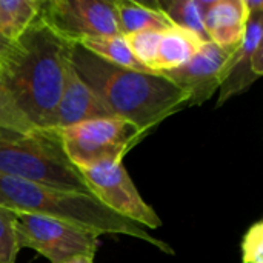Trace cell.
<instances>
[{
    "label": "cell",
    "mask_w": 263,
    "mask_h": 263,
    "mask_svg": "<svg viewBox=\"0 0 263 263\" xmlns=\"http://www.w3.org/2000/svg\"><path fill=\"white\" fill-rule=\"evenodd\" d=\"M11 46H12V43H11V42H8L5 37H2V35H0V60H2L8 52H9Z\"/></svg>",
    "instance_id": "22"
},
{
    "label": "cell",
    "mask_w": 263,
    "mask_h": 263,
    "mask_svg": "<svg viewBox=\"0 0 263 263\" xmlns=\"http://www.w3.org/2000/svg\"><path fill=\"white\" fill-rule=\"evenodd\" d=\"M0 126L18 129V131L34 129V126L25 119V116L18 111V108L12 102L2 80H0Z\"/></svg>",
    "instance_id": "20"
},
{
    "label": "cell",
    "mask_w": 263,
    "mask_h": 263,
    "mask_svg": "<svg viewBox=\"0 0 263 263\" xmlns=\"http://www.w3.org/2000/svg\"><path fill=\"white\" fill-rule=\"evenodd\" d=\"M237 48L225 49L206 42L190 62L177 69L162 72V76L188 96V108L200 106L219 91Z\"/></svg>",
    "instance_id": "9"
},
{
    "label": "cell",
    "mask_w": 263,
    "mask_h": 263,
    "mask_svg": "<svg viewBox=\"0 0 263 263\" xmlns=\"http://www.w3.org/2000/svg\"><path fill=\"white\" fill-rule=\"evenodd\" d=\"M39 17L74 45L88 39L122 35L114 0H48L42 3Z\"/></svg>",
    "instance_id": "8"
},
{
    "label": "cell",
    "mask_w": 263,
    "mask_h": 263,
    "mask_svg": "<svg viewBox=\"0 0 263 263\" xmlns=\"http://www.w3.org/2000/svg\"><path fill=\"white\" fill-rule=\"evenodd\" d=\"M79 171L89 193L116 214L151 230L162 227V219L143 200L122 160L102 162Z\"/></svg>",
    "instance_id": "7"
},
{
    "label": "cell",
    "mask_w": 263,
    "mask_h": 263,
    "mask_svg": "<svg viewBox=\"0 0 263 263\" xmlns=\"http://www.w3.org/2000/svg\"><path fill=\"white\" fill-rule=\"evenodd\" d=\"M203 22L210 42L225 49L239 46L248 22L245 0H205Z\"/></svg>",
    "instance_id": "12"
},
{
    "label": "cell",
    "mask_w": 263,
    "mask_h": 263,
    "mask_svg": "<svg viewBox=\"0 0 263 263\" xmlns=\"http://www.w3.org/2000/svg\"><path fill=\"white\" fill-rule=\"evenodd\" d=\"M162 32L163 31H139L125 35V40L134 57L151 72H154Z\"/></svg>",
    "instance_id": "18"
},
{
    "label": "cell",
    "mask_w": 263,
    "mask_h": 263,
    "mask_svg": "<svg viewBox=\"0 0 263 263\" xmlns=\"http://www.w3.org/2000/svg\"><path fill=\"white\" fill-rule=\"evenodd\" d=\"M57 131L66 157L77 170L123 160L145 136L137 126L120 117L88 120Z\"/></svg>",
    "instance_id": "5"
},
{
    "label": "cell",
    "mask_w": 263,
    "mask_h": 263,
    "mask_svg": "<svg viewBox=\"0 0 263 263\" xmlns=\"http://www.w3.org/2000/svg\"><path fill=\"white\" fill-rule=\"evenodd\" d=\"M15 225L14 210L0 205V263H15L18 256L20 247Z\"/></svg>",
    "instance_id": "19"
},
{
    "label": "cell",
    "mask_w": 263,
    "mask_h": 263,
    "mask_svg": "<svg viewBox=\"0 0 263 263\" xmlns=\"http://www.w3.org/2000/svg\"><path fill=\"white\" fill-rule=\"evenodd\" d=\"M114 6L122 35L139 31H166L173 26L159 2L114 0Z\"/></svg>",
    "instance_id": "14"
},
{
    "label": "cell",
    "mask_w": 263,
    "mask_h": 263,
    "mask_svg": "<svg viewBox=\"0 0 263 263\" xmlns=\"http://www.w3.org/2000/svg\"><path fill=\"white\" fill-rule=\"evenodd\" d=\"M63 263H94V256H76Z\"/></svg>",
    "instance_id": "23"
},
{
    "label": "cell",
    "mask_w": 263,
    "mask_h": 263,
    "mask_svg": "<svg viewBox=\"0 0 263 263\" xmlns=\"http://www.w3.org/2000/svg\"><path fill=\"white\" fill-rule=\"evenodd\" d=\"M43 0H0V35L14 43L37 18Z\"/></svg>",
    "instance_id": "15"
},
{
    "label": "cell",
    "mask_w": 263,
    "mask_h": 263,
    "mask_svg": "<svg viewBox=\"0 0 263 263\" xmlns=\"http://www.w3.org/2000/svg\"><path fill=\"white\" fill-rule=\"evenodd\" d=\"M242 263H263V220L251 225L243 236Z\"/></svg>",
    "instance_id": "21"
},
{
    "label": "cell",
    "mask_w": 263,
    "mask_h": 263,
    "mask_svg": "<svg viewBox=\"0 0 263 263\" xmlns=\"http://www.w3.org/2000/svg\"><path fill=\"white\" fill-rule=\"evenodd\" d=\"M263 76V11L248 14L245 35L236 49L227 77L219 88L216 108L245 92Z\"/></svg>",
    "instance_id": "10"
},
{
    "label": "cell",
    "mask_w": 263,
    "mask_h": 263,
    "mask_svg": "<svg viewBox=\"0 0 263 263\" xmlns=\"http://www.w3.org/2000/svg\"><path fill=\"white\" fill-rule=\"evenodd\" d=\"M74 46L39 17L0 60V80L34 128L54 129Z\"/></svg>",
    "instance_id": "1"
},
{
    "label": "cell",
    "mask_w": 263,
    "mask_h": 263,
    "mask_svg": "<svg viewBox=\"0 0 263 263\" xmlns=\"http://www.w3.org/2000/svg\"><path fill=\"white\" fill-rule=\"evenodd\" d=\"M0 176L91 194L80 171L66 157L57 129L0 126Z\"/></svg>",
    "instance_id": "4"
},
{
    "label": "cell",
    "mask_w": 263,
    "mask_h": 263,
    "mask_svg": "<svg viewBox=\"0 0 263 263\" xmlns=\"http://www.w3.org/2000/svg\"><path fill=\"white\" fill-rule=\"evenodd\" d=\"M83 49L88 52L94 54L96 57L125 68V69H133V71H140V72H151L148 71L131 52L125 35H108V37H97V39H88L79 43Z\"/></svg>",
    "instance_id": "16"
},
{
    "label": "cell",
    "mask_w": 263,
    "mask_h": 263,
    "mask_svg": "<svg viewBox=\"0 0 263 263\" xmlns=\"http://www.w3.org/2000/svg\"><path fill=\"white\" fill-rule=\"evenodd\" d=\"M114 117L96 92L83 82L71 65L68 66L62 96L55 109L54 129H63L82 122Z\"/></svg>",
    "instance_id": "11"
},
{
    "label": "cell",
    "mask_w": 263,
    "mask_h": 263,
    "mask_svg": "<svg viewBox=\"0 0 263 263\" xmlns=\"http://www.w3.org/2000/svg\"><path fill=\"white\" fill-rule=\"evenodd\" d=\"M160 9L174 26L197 34L202 40L210 42L205 31V0H168L159 2Z\"/></svg>",
    "instance_id": "17"
},
{
    "label": "cell",
    "mask_w": 263,
    "mask_h": 263,
    "mask_svg": "<svg viewBox=\"0 0 263 263\" xmlns=\"http://www.w3.org/2000/svg\"><path fill=\"white\" fill-rule=\"evenodd\" d=\"M72 66L114 117L125 119L143 134L188 108V96L157 72L111 65L76 45Z\"/></svg>",
    "instance_id": "2"
},
{
    "label": "cell",
    "mask_w": 263,
    "mask_h": 263,
    "mask_svg": "<svg viewBox=\"0 0 263 263\" xmlns=\"http://www.w3.org/2000/svg\"><path fill=\"white\" fill-rule=\"evenodd\" d=\"M203 43L206 42L197 34L173 25L170 29L162 32L154 72L162 74L183 66L197 54Z\"/></svg>",
    "instance_id": "13"
},
{
    "label": "cell",
    "mask_w": 263,
    "mask_h": 263,
    "mask_svg": "<svg viewBox=\"0 0 263 263\" xmlns=\"http://www.w3.org/2000/svg\"><path fill=\"white\" fill-rule=\"evenodd\" d=\"M17 240L51 263H63L76 256H96L99 234L76 225L34 213L15 211Z\"/></svg>",
    "instance_id": "6"
},
{
    "label": "cell",
    "mask_w": 263,
    "mask_h": 263,
    "mask_svg": "<svg viewBox=\"0 0 263 263\" xmlns=\"http://www.w3.org/2000/svg\"><path fill=\"white\" fill-rule=\"evenodd\" d=\"M0 205L15 211L48 216L99 236L122 234L134 237L156 247L162 253L174 254L168 243L156 239L143 227L116 214L92 194L0 176Z\"/></svg>",
    "instance_id": "3"
}]
</instances>
